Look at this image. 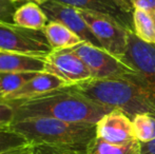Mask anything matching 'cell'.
Wrapping results in <instances>:
<instances>
[{
  "label": "cell",
  "instance_id": "obj_1",
  "mask_svg": "<svg viewBox=\"0 0 155 154\" xmlns=\"http://www.w3.org/2000/svg\"><path fill=\"white\" fill-rule=\"evenodd\" d=\"M69 87L97 105L124 112L131 119L138 114L155 115V93L137 72L124 77L90 78Z\"/></svg>",
  "mask_w": 155,
  "mask_h": 154
},
{
  "label": "cell",
  "instance_id": "obj_2",
  "mask_svg": "<svg viewBox=\"0 0 155 154\" xmlns=\"http://www.w3.org/2000/svg\"><path fill=\"white\" fill-rule=\"evenodd\" d=\"M8 103L14 107L15 120L48 117L70 123L96 125L102 116L116 110L97 105L72 90L70 87H64L32 98Z\"/></svg>",
  "mask_w": 155,
  "mask_h": 154
},
{
  "label": "cell",
  "instance_id": "obj_3",
  "mask_svg": "<svg viewBox=\"0 0 155 154\" xmlns=\"http://www.w3.org/2000/svg\"><path fill=\"white\" fill-rule=\"evenodd\" d=\"M10 127L25 136L31 145L88 148L96 137L94 123H70L48 117L14 120Z\"/></svg>",
  "mask_w": 155,
  "mask_h": 154
},
{
  "label": "cell",
  "instance_id": "obj_4",
  "mask_svg": "<svg viewBox=\"0 0 155 154\" xmlns=\"http://www.w3.org/2000/svg\"><path fill=\"white\" fill-rule=\"evenodd\" d=\"M0 51L45 58L53 49L43 30L28 29L0 20Z\"/></svg>",
  "mask_w": 155,
  "mask_h": 154
},
{
  "label": "cell",
  "instance_id": "obj_5",
  "mask_svg": "<svg viewBox=\"0 0 155 154\" xmlns=\"http://www.w3.org/2000/svg\"><path fill=\"white\" fill-rule=\"evenodd\" d=\"M102 49L115 57L124 59L128 49L129 32L113 17L92 11L78 10Z\"/></svg>",
  "mask_w": 155,
  "mask_h": 154
},
{
  "label": "cell",
  "instance_id": "obj_6",
  "mask_svg": "<svg viewBox=\"0 0 155 154\" xmlns=\"http://www.w3.org/2000/svg\"><path fill=\"white\" fill-rule=\"evenodd\" d=\"M71 50L88 67L92 78L124 77L136 73L127 61L115 57L101 48L82 42Z\"/></svg>",
  "mask_w": 155,
  "mask_h": 154
},
{
  "label": "cell",
  "instance_id": "obj_7",
  "mask_svg": "<svg viewBox=\"0 0 155 154\" xmlns=\"http://www.w3.org/2000/svg\"><path fill=\"white\" fill-rule=\"evenodd\" d=\"M45 72L59 77L68 87L92 78L88 67L71 49L53 50L45 59Z\"/></svg>",
  "mask_w": 155,
  "mask_h": 154
},
{
  "label": "cell",
  "instance_id": "obj_8",
  "mask_svg": "<svg viewBox=\"0 0 155 154\" xmlns=\"http://www.w3.org/2000/svg\"><path fill=\"white\" fill-rule=\"evenodd\" d=\"M40 6L47 15L49 21H57L62 23L72 32H74L78 37L81 38L84 42L92 44L94 47L101 48L99 41L97 40L92 30L90 29L86 20L82 18L77 8L65 5L55 0H48Z\"/></svg>",
  "mask_w": 155,
  "mask_h": 154
},
{
  "label": "cell",
  "instance_id": "obj_9",
  "mask_svg": "<svg viewBox=\"0 0 155 154\" xmlns=\"http://www.w3.org/2000/svg\"><path fill=\"white\" fill-rule=\"evenodd\" d=\"M127 61L155 93V45L140 40L134 32H129Z\"/></svg>",
  "mask_w": 155,
  "mask_h": 154
},
{
  "label": "cell",
  "instance_id": "obj_10",
  "mask_svg": "<svg viewBox=\"0 0 155 154\" xmlns=\"http://www.w3.org/2000/svg\"><path fill=\"white\" fill-rule=\"evenodd\" d=\"M96 136L116 145L136 139L132 119L119 110H113L99 119L96 123Z\"/></svg>",
  "mask_w": 155,
  "mask_h": 154
},
{
  "label": "cell",
  "instance_id": "obj_11",
  "mask_svg": "<svg viewBox=\"0 0 155 154\" xmlns=\"http://www.w3.org/2000/svg\"><path fill=\"white\" fill-rule=\"evenodd\" d=\"M77 10L92 11L113 17L128 31L133 32V13L126 12L114 0H55Z\"/></svg>",
  "mask_w": 155,
  "mask_h": 154
},
{
  "label": "cell",
  "instance_id": "obj_12",
  "mask_svg": "<svg viewBox=\"0 0 155 154\" xmlns=\"http://www.w3.org/2000/svg\"><path fill=\"white\" fill-rule=\"evenodd\" d=\"M64 87H68V84L59 77L47 72H41L38 73L31 80H29L25 84H23L16 92L4 97L2 100H22V99L39 96V95L45 94V93L52 92V91L58 90V89L64 88Z\"/></svg>",
  "mask_w": 155,
  "mask_h": 154
},
{
  "label": "cell",
  "instance_id": "obj_13",
  "mask_svg": "<svg viewBox=\"0 0 155 154\" xmlns=\"http://www.w3.org/2000/svg\"><path fill=\"white\" fill-rule=\"evenodd\" d=\"M42 57L0 51V72H45Z\"/></svg>",
  "mask_w": 155,
  "mask_h": 154
},
{
  "label": "cell",
  "instance_id": "obj_14",
  "mask_svg": "<svg viewBox=\"0 0 155 154\" xmlns=\"http://www.w3.org/2000/svg\"><path fill=\"white\" fill-rule=\"evenodd\" d=\"M13 22L28 29L45 30L49 19L38 3L29 1L17 8L13 15Z\"/></svg>",
  "mask_w": 155,
  "mask_h": 154
},
{
  "label": "cell",
  "instance_id": "obj_15",
  "mask_svg": "<svg viewBox=\"0 0 155 154\" xmlns=\"http://www.w3.org/2000/svg\"><path fill=\"white\" fill-rule=\"evenodd\" d=\"M43 31L53 50L72 49L84 42L69 28L57 21H49Z\"/></svg>",
  "mask_w": 155,
  "mask_h": 154
},
{
  "label": "cell",
  "instance_id": "obj_16",
  "mask_svg": "<svg viewBox=\"0 0 155 154\" xmlns=\"http://www.w3.org/2000/svg\"><path fill=\"white\" fill-rule=\"evenodd\" d=\"M140 152L141 144L138 139L116 145L98 138L97 136L87 148V154H140Z\"/></svg>",
  "mask_w": 155,
  "mask_h": 154
},
{
  "label": "cell",
  "instance_id": "obj_17",
  "mask_svg": "<svg viewBox=\"0 0 155 154\" xmlns=\"http://www.w3.org/2000/svg\"><path fill=\"white\" fill-rule=\"evenodd\" d=\"M133 32L140 40L155 45V25L149 12L134 8Z\"/></svg>",
  "mask_w": 155,
  "mask_h": 154
},
{
  "label": "cell",
  "instance_id": "obj_18",
  "mask_svg": "<svg viewBox=\"0 0 155 154\" xmlns=\"http://www.w3.org/2000/svg\"><path fill=\"white\" fill-rule=\"evenodd\" d=\"M38 73L41 72H0V92L3 98L19 90Z\"/></svg>",
  "mask_w": 155,
  "mask_h": 154
},
{
  "label": "cell",
  "instance_id": "obj_19",
  "mask_svg": "<svg viewBox=\"0 0 155 154\" xmlns=\"http://www.w3.org/2000/svg\"><path fill=\"white\" fill-rule=\"evenodd\" d=\"M136 139L149 143L155 139V115L138 114L132 119Z\"/></svg>",
  "mask_w": 155,
  "mask_h": 154
},
{
  "label": "cell",
  "instance_id": "obj_20",
  "mask_svg": "<svg viewBox=\"0 0 155 154\" xmlns=\"http://www.w3.org/2000/svg\"><path fill=\"white\" fill-rule=\"evenodd\" d=\"M30 145L31 144L25 136L11 127L0 128V153L25 148Z\"/></svg>",
  "mask_w": 155,
  "mask_h": 154
},
{
  "label": "cell",
  "instance_id": "obj_21",
  "mask_svg": "<svg viewBox=\"0 0 155 154\" xmlns=\"http://www.w3.org/2000/svg\"><path fill=\"white\" fill-rule=\"evenodd\" d=\"M34 154H87V148L53 145H32Z\"/></svg>",
  "mask_w": 155,
  "mask_h": 154
},
{
  "label": "cell",
  "instance_id": "obj_22",
  "mask_svg": "<svg viewBox=\"0 0 155 154\" xmlns=\"http://www.w3.org/2000/svg\"><path fill=\"white\" fill-rule=\"evenodd\" d=\"M15 120V110L8 101L0 100V128L10 127Z\"/></svg>",
  "mask_w": 155,
  "mask_h": 154
},
{
  "label": "cell",
  "instance_id": "obj_23",
  "mask_svg": "<svg viewBox=\"0 0 155 154\" xmlns=\"http://www.w3.org/2000/svg\"><path fill=\"white\" fill-rule=\"evenodd\" d=\"M16 4L15 0H0V20L13 22V15L17 10Z\"/></svg>",
  "mask_w": 155,
  "mask_h": 154
},
{
  "label": "cell",
  "instance_id": "obj_24",
  "mask_svg": "<svg viewBox=\"0 0 155 154\" xmlns=\"http://www.w3.org/2000/svg\"><path fill=\"white\" fill-rule=\"evenodd\" d=\"M133 8L147 11L151 13L155 12V0H132Z\"/></svg>",
  "mask_w": 155,
  "mask_h": 154
},
{
  "label": "cell",
  "instance_id": "obj_25",
  "mask_svg": "<svg viewBox=\"0 0 155 154\" xmlns=\"http://www.w3.org/2000/svg\"><path fill=\"white\" fill-rule=\"evenodd\" d=\"M141 152L140 154H155V139L149 143H140Z\"/></svg>",
  "mask_w": 155,
  "mask_h": 154
},
{
  "label": "cell",
  "instance_id": "obj_26",
  "mask_svg": "<svg viewBox=\"0 0 155 154\" xmlns=\"http://www.w3.org/2000/svg\"><path fill=\"white\" fill-rule=\"evenodd\" d=\"M120 8H123L126 12L133 13L134 8H133V1L132 0H114Z\"/></svg>",
  "mask_w": 155,
  "mask_h": 154
},
{
  "label": "cell",
  "instance_id": "obj_27",
  "mask_svg": "<svg viewBox=\"0 0 155 154\" xmlns=\"http://www.w3.org/2000/svg\"><path fill=\"white\" fill-rule=\"evenodd\" d=\"M0 154H34V152H33L32 145H30V146L25 147V148L17 149V150L8 151V152H3V153H0Z\"/></svg>",
  "mask_w": 155,
  "mask_h": 154
},
{
  "label": "cell",
  "instance_id": "obj_28",
  "mask_svg": "<svg viewBox=\"0 0 155 154\" xmlns=\"http://www.w3.org/2000/svg\"><path fill=\"white\" fill-rule=\"evenodd\" d=\"M150 14H151L152 18H153V21H154V25H155V12H151V13H150Z\"/></svg>",
  "mask_w": 155,
  "mask_h": 154
},
{
  "label": "cell",
  "instance_id": "obj_29",
  "mask_svg": "<svg viewBox=\"0 0 155 154\" xmlns=\"http://www.w3.org/2000/svg\"><path fill=\"white\" fill-rule=\"evenodd\" d=\"M2 99H3V96H2L1 92H0V100H2Z\"/></svg>",
  "mask_w": 155,
  "mask_h": 154
},
{
  "label": "cell",
  "instance_id": "obj_30",
  "mask_svg": "<svg viewBox=\"0 0 155 154\" xmlns=\"http://www.w3.org/2000/svg\"><path fill=\"white\" fill-rule=\"evenodd\" d=\"M15 1H17V2H20V1H23V0H15Z\"/></svg>",
  "mask_w": 155,
  "mask_h": 154
}]
</instances>
